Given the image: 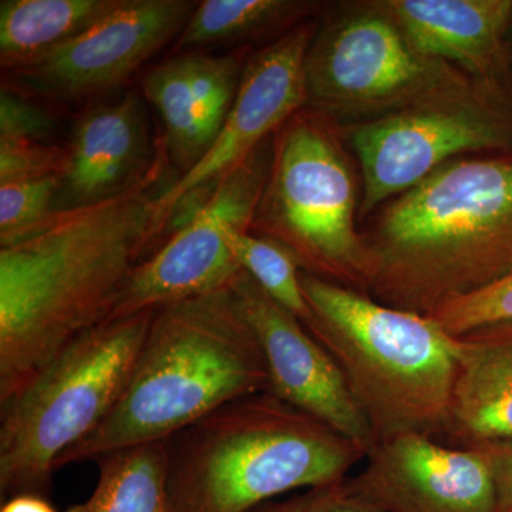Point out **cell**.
Wrapping results in <instances>:
<instances>
[{
  "label": "cell",
  "mask_w": 512,
  "mask_h": 512,
  "mask_svg": "<svg viewBox=\"0 0 512 512\" xmlns=\"http://www.w3.org/2000/svg\"><path fill=\"white\" fill-rule=\"evenodd\" d=\"M96 463L93 493L64 512H174L167 483L168 440L123 448Z\"/></svg>",
  "instance_id": "20"
},
{
  "label": "cell",
  "mask_w": 512,
  "mask_h": 512,
  "mask_svg": "<svg viewBox=\"0 0 512 512\" xmlns=\"http://www.w3.org/2000/svg\"><path fill=\"white\" fill-rule=\"evenodd\" d=\"M444 60L421 56L393 19L362 15L313 37L306 56L308 101L326 114L402 109L471 79Z\"/></svg>",
  "instance_id": "9"
},
{
  "label": "cell",
  "mask_w": 512,
  "mask_h": 512,
  "mask_svg": "<svg viewBox=\"0 0 512 512\" xmlns=\"http://www.w3.org/2000/svg\"><path fill=\"white\" fill-rule=\"evenodd\" d=\"M0 512H57L49 498L39 495H18L2 503Z\"/></svg>",
  "instance_id": "29"
},
{
  "label": "cell",
  "mask_w": 512,
  "mask_h": 512,
  "mask_svg": "<svg viewBox=\"0 0 512 512\" xmlns=\"http://www.w3.org/2000/svg\"><path fill=\"white\" fill-rule=\"evenodd\" d=\"M231 291L261 346L268 393L328 424L367 457L377 446L375 433L328 350L244 271Z\"/></svg>",
  "instance_id": "13"
},
{
  "label": "cell",
  "mask_w": 512,
  "mask_h": 512,
  "mask_svg": "<svg viewBox=\"0 0 512 512\" xmlns=\"http://www.w3.org/2000/svg\"><path fill=\"white\" fill-rule=\"evenodd\" d=\"M62 175L0 184V248L35 234L59 211Z\"/></svg>",
  "instance_id": "23"
},
{
  "label": "cell",
  "mask_w": 512,
  "mask_h": 512,
  "mask_svg": "<svg viewBox=\"0 0 512 512\" xmlns=\"http://www.w3.org/2000/svg\"><path fill=\"white\" fill-rule=\"evenodd\" d=\"M269 163L264 144L225 175L134 269L106 322L229 288L242 269L229 251L227 232L231 227L249 231Z\"/></svg>",
  "instance_id": "10"
},
{
  "label": "cell",
  "mask_w": 512,
  "mask_h": 512,
  "mask_svg": "<svg viewBox=\"0 0 512 512\" xmlns=\"http://www.w3.org/2000/svg\"><path fill=\"white\" fill-rule=\"evenodd\" d=\"M227 244L242 271L275 302L295 315L303 325L311 319V308L302 289L301 268L288 252L241 227L228 229Z\"/></svg>",
  "instance_id": "22"
},
{
  "label": "cell",
  "mask_w": 512,
  "mask_h": 512,
  "mask_svg": "<svg viewBox=\"0 0 512 512\" xmlns=\"http://www.w3.org/2000/svg\"><path fill=\"white\" fill-rule=\"evenodd\" d=\"M198 2L123 0L69 42L3 70L2 89L39 101H73L110 92L178 37Z\"/></svg>",
  "instance_id": "11"
},
{
  "label": "cell",
  "mask_w": 512,
  "mask_h": 512,
  "mask_svg": "<svg viewBox=\"0 0 512 512\" xmlns=\"http://www.w3.org/2000/svg\"><path fill=\"white\" fill-rule=\"evenodd\" d=\"M69 147L53 141L0 140V184L64 175Z\"/></svg>",
  "instance_id": "25"
},
{
  "label": "cell",
  "mask_w": 512,
  "mask_h": 512,
  "mask_svg": "<svg viewBox=\"0 0 512 512\" xmlns=\"http://www.w3.org/2000/svg\"><path fill=\"white\" fill-rule=\"evenodd\" d=\"M363 175L362 215L461 154L512 148V109L494 79L471 77L379 119L346 127Z\"/></svg>",
  "instance_id": "8"
},
{
  "label": "cell",
  "mask_w": 512,
  "mask_h": 512,
  "mask_svg": "<svg viewBox=\"0 0 512 512\" xmlns=\"http://www.w3.org/2000/svg\"><path fill=\"white\" fill-rule=\"evenodd\" d=\"M262 392H268L264 355L231 286L161 306L119 402L57 460L56 471L170 440L225 404Z\"/></svg>",
  "instance_id": "3"
},
{
  "label": "cell",
  "mask_w": 512,
  "mask_h": 512,
  "mask_svg": "<svg viewBox=\"0 0 512 512\" xmlns=\"http://www.w3.org/2000/svg\"><path fill=\"white\" fill-rule=\"evenodd\" d=\"M303 3L282 0H202L175 42L178 52L247 42L276 26L292 23Z\"/></svg>",
  "instance_id": "21"
},
{
  "label": "cell",
  "mask_w": 512,
  "mask_h": 512,
  "mask_svg": "<svg viewBox=\"0 0 512 512\" xmlns=\"http://www.w3.org/2000/svg\"><path fill=\"white\" fill-rule=\"evenodd\" d=\"M483 447L487 448L493 463L498 512H512V440Z\"/></svg>",
  "instance_id": "28"
},
{
  "label": "cell",
  "mask_w": 512,
  "mask_h": 512,
  "mask_svg": "<svg viewBox=\"0 0 512 512\" xmlns=\"http://www.w3.org/2000/svg\"><path fill=\"white\" fill-rule=\"evenodd\" d=\"M123 0H2L0 3V62L12 69L64 45Z\"/></svg>",
  "instance_id": "19"
},
{
  "label": "cell",
  "mask_w": 512,
  "mask_h": 512,
  "mask_svg": "<svg viewBox=\"0 0 512 512\" xmlns=\"http://www.w3.org/2000/svg\"><path fill=\"white\" fill-rule=\"evenodd\" d=\"M356 208L355 175L338 131L326 114L299 110L276 131L249 232L288 252L303 274L366 293Z\"/></svg>",
  "instance_id": "7"
},
{
  "label": "cell",
  "mask_w": 512,
  "mask_h": 512,
  "mask_svg": "<svg viewBox=\"0 0 512 512\" xmlns=\"http://www.w3.org/2000/svg\"><path fill=\"white\" fill-rule=\"evenodd\" d=\"M55 130V119L39 101L2 89L0 140L52 141Z\"/></svg>",
  "instance_id": "27"
},
{
  "label": "cell",
  "mask_w": 512,
  "mask_h": 512,
  "mask_svg": "<svg viewBox=\"0 0 512 512\" xmlns=\"http://www.w3.org/2000/svg\"><path fill=\"white\" fill-rule=\"evenodd\" d=\"M143 92L163 121L161 143L180 177L210 151L227 114L195 82L187 53L153 67L144 77Z\"/></svg>",
  "instance_id": "18"
},
{
  "label": "cell",
  "mask_w": 512,
  "mask_h": 512,
  "mask_svg": "<svg viewBox=\"0 0 512 512\" xmlns=\"http://www.w3.org/2000/svg\"><path fill=\"white\" fill-rule=\"evenodd\" d=\"M248 512H384L356 494L348 478L338 483L308 488L301 494L271 500Z\"/></svg>",
  "instance_id": "26"
},
{
  "label": "cell",
  "mask_w": 512,
  "mask_h": 512,
  "mask_svg": "<svg viewBox=\"0 0 512 512\" xmlns=\"http://www.w3.org/2000/svg\"><path fill=\"white\" fill-rule=\"evenodd\" d=\"M164 146L146 177L109 200L57 211L0 248V404L69 343L109 318L128 278L158 241Z\"/></svg>",
  "instance_id": "1"
},
{
  "label": "cell",
  "mask_w": 512,
  "mask_h": 512,
  "mask_svg": "<svg viewBox=\"0 0 512 512\" xmlns=\"http://www.w3.org/2000/svg\"><path fill=\"white\" fill-rule=\"evenodd\" d=\"M366 295L433 316L512 271V148L448 161L360 232Z\"/></svg>",
  "instance_id": "2"
},
{
  "label": "cell",
  "mask_w": 512,
  "mask_h": 512,
  "mask_svg": "<svg viewBox=\"0 0 512 512\" xmlns=\"http://www.w3.org/2000/svg\"><path fill=\"white\" fill-rule=\"evenodd\" d=\"M456 338V383L437 440L457 448L512 440V322Z\"/></svg>",
  "instance_id": "16"
},
{
  "label": "cell",
  "mask_w": 512,
  "mask_h": 512,
  "mask_svg": "<svg viewBox=\"0 0 512 512\" xmlns=\"http://www.w3.org/2000/svg\"><path fill=\"white\" fill-rule=\"evenodd\" d=\"M154 311L96 326L0 404V498H49L56 463L86 439L126 389Z\"/></svg>",
  "instance_id": "6"
},
{
  "label": "cell",
  "mask_w": 512,
  "mask_h": 512,
  "mask_svg": "<svg viewBox=\"0 0 512 512\" xmlns=\"http://www.w3.org/2000/svg\"><path fill=\"white\" fill-rule=\"evenodd\" d=\"M315 37L311 23L296 25L248 60L234 104L210 151L175 178L156 200V224L167 234L222 178L264 146L308 103L306 56Z\"/></svg>",
  "instance_id": "12"
},
{
  "label": "cell",
  "mask_w": 512,
  "mask_h": 512,
  "mask_svg": "<svg viewBox=\"0 0 512 512\" xmlns=\"http://www.w3.org/2000/svg\"><path fill=\"white\" fill-rule=\"evenodd\" d=\"M366 453L271 393L241 397L168 440L174 512H248L295 490L338 483Z\"/></svg>",
  "instance_id": "4"
},
{
  "label": "cell",
  "mask_w": 512,
  "mask_h": 512,
  "mask_svg": "<svg viewBox=\"0 0 512 512\" xmlns=\"http://www.w3.org/2000/svg\"><path fill=\"white\" fill-rule=\"evenodd\" d=\"M429 318L436 320L451 336L512 322V271L481 291L447 303Z\"/></svg>",
  "instance_id": "24"
},
{
  "label": "cell",
  "mask_w": 512,
  "mask_h": 512,
  "mask_svg": "<svg viewBox=\"0 0 512 512\" xmlns=\"http://www.w3.org/2000/svg\"><path fill=\"white\" fill-rule=\"evenodd\" d=\"M67 147L59 211L116 197L146 177L156 161L150 157L147 114L136 92L84 114Z\"/></svg>",
  "instance_id": "15"
},
{
  "label": "cell",
  "mask_w": 512,
  "mask_h": 512,
  "mask_svg": "<svg viewBox=\"0 0 512 512\" xmlns=\"http://www.w3.org/2000/svg\"><path fill=\"white\" fill-rule=\"evenodd\" d=\"M349 487L384 512H498L487 448L447 446L423 434L377 444Z\"/></svg>",
  "instance_id": "14"
},
{
  "label": "cell",
  "mask_w": 512,
  "mask_h": 512,
  "mask_svg": "<svg viewBox=\"0 0 512 512\" xmlns=\"http://www.w3.org/2000/svg\"><path fill=\"white\" fill-rule=\"evenodd\" d=\"M390 16L421 56L494 79L512 19L511 0H392Z\"/></svg>",
  "instance_id": "17"
},
{
  "label": "cell",
  "mask_w": 512,
  "mask_h": 512,
  "mask_svg": "<svg viewBox=\"0 0 512 512\" xmlns=\"http://www.w3.org/2000/svg\"><path fill=\"white\" fill-rule=\"evenodd\" d=\"M305 328L335 359L377 444L403 434L439 439L456 383L457 338L429 316L301 274Z\"/></svg>",
  "instance_id": "5"
}]
</instances>
